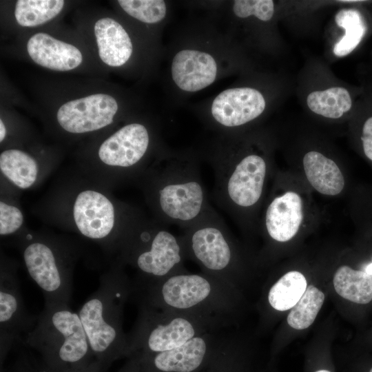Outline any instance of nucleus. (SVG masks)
<instances>
[{"instance_id":"f257e3e1","label":"nucleus","mask_w":372,"mask_h":372,"mask_svg":"<svg viewBox=\"0 0 372 372\" xmlns=\"http://www.w3.org/2000/svg\"><path fill=\"white\" fill-rule=\"evenodd\" d=\"M148 196L158 221L185 229L213 208L198 163L168 156L150 172Z\"/></svg>"},{"instance_id":"f03ea898","label":"nucleus","mask_w":372,"mask_h":372,"mask_svg":"<svg viewBox=\"0 0 372 372\" xmlns=\"http://www.w3.org/2000/svg\"><path fill=\"white\" fill-rule=\"evenodd\" d=\"M131 288L123 273L112 270L101 277L98 289L78 311L94 358L106 369L115 360L130 354L122 322Z\"/></svg>"},{"instance_id":"7ed1b4c3","label":"nucleus","mask_w":372,"mask_h":372,"mask_svg":"<svg viewBox=\"0 0 372 372\" xmlns=\"http://www.w3.org/2000/svg\"><path fill=\"white\" fill-rule=\"evenodd\" d=\"M22 344L41 355L42 372H64L94 360L78 312L68 304H45Z\"/></svg>"},{"instance_id":"20e7f679","label":"nucleus","mask_w":372,"mask_h":372,"mask_svg":"<svg viewBox=\"0 0 372 372\" xmlns=\"http://www.w3.org/2000/svg\"><path fill=\"white\" fill-rule=\"evenodd\" d=\"M225 281L185 269L159 281L138 287L143 291L142 306L151 309L185 314L200 320L224 298Z\"/></svg>"},{"instance_id":"39448f33","label":"nucleus","mask_w":372,"mask_h":372,"mask_svg":"<svg viewBox=\"0 0 372 372\" xmlns=\"http://www.w3.org/2000/svg\"><path fill=\"white\" fill-rule=\"evenodd\" d=\"M211 163L212 198L218 206L237 216L259 203L267 174L263 156L254 153L236 156L223 151L214 156Z\"/></svg>"},{"instance_id":"423d86ee","label":"nucleus","mask_w":372,"mask_h":372,"mask_svg":"<svg viewBox=\"0 0 372 372\" xmlns=\"http://www.w3.org/2000/svg\"><path fill=\"white\" fill-rule=\"evenodd\" d=\"M163 225L145 226L125 240V257L144 280L138 287L184 270L180 238Z\"/></svg>"},{"instance_id":"0eeeda50","label":"nucleus","mask_w":372,"mask_h":372,"mask_svg":"<svg viewBox=\"0 0 372 372\" xmlns=\"http://www.w3.org/2000/svg\"><path fill=\"white\" fill-rule=\"evenodd\" d=\"M185 258L203 272L224 281L231 272L235 251L223 219L212 209L180 236Z\"/></svg>"},{"instance_id":"6e6552de","label":"nucleus","mask_w":372,"mask_h":372,"mask_svg":"<svg viewBox=\"0 0 372 372\" xmlns=\"http://www.w3.org/2000/svg\"><path fill=\"white\" fill-rule=\"evenodd\" d=\"M200 322L192 316L172 313L169 317L167 312L141 307L135 329L127 336L130 353L147 355L180 347L199 335Z\"/></svg>"},{"instance_id":"1a4fd4ad","label":"nucleus","mask_w":372,"mask_h":372,"mask_svg":"<svg viewBox=\"0 0 372 372\" xmlns=\"http://www.w3.org/2000/svg\"><path fill=\"white\" fill-rule=\"evenodd\" d=\"M23 258L30 277L43 292L45 304L69 305L72 273L52 247L41 241L31 242L23 249Z\"/></svg>"},{"instance_id":"9d476101","label":"nucleus","mask_w":372,"mask_h":372,"mask_svg":"<svg viewBox=\"0 0 372 372\" xmlns=\"http://www.w3.org/2000/svg\"><path fill=\"white\" fill-rule=\"evenodd\" d=\"M118 110V102L112 94L94 92L65 101L57 107L55 117L66 132L83 134L110 125Z\"/></svg>"},{"instance_id":"9b49d317","label":"nucleus","mask_w":372,"mask_h":372,"mask_svg":"<svg viewBox=\"0 0 372 372\" xmlns=\"http://www.w3.org/2000/svg\"><path fill=\"white\" fill-rule=\"evenodd\" d=\"M37 316L25 309L14 269L1 267L0 277L1 359L34 327Z\"/></svg>"},{"instance_id":"f8f14e48","label":"nucleus","mask_w":372,"mask_h":372,"mask_svg":"<svg viewBox=\"0 0 372 372\" xmlns=\"http://www.w3.org/2000/svg\"><path fill=\"white\" fill-rule=\"evenodd\" d=\"M25 50L33 63L56 72L74 71L87 61L85 51L80 45L45 31L31 34L25 42Z\"/></svg>"},{"instance_id":"ddd939ff","label":"nucleus","mask_w":372,"mask_h":372,"mask_svg":"<svg viewBox=\"0 0 372 372\" xmlns=\"http://www.w3.org/2000/svg\"><path fill=\"white\" fill-rule=\"evenodd\" d=\"M150 142L147 127L140 123H131L107 137L97 154L100 161L108 166L132 169L146 156Z\"/></svg>"},{"instance_id":"4468645a","label":"nucleus","mask_w":372,"mask_h":372,"mask_svg":"<svg viewBox=\"0 0 372 372\" xmlns=\"http://www.w3.org/2000/svg\"><path fill=\"white\" fill-rule=\"evenodd\" d=\"M262 94L251 87H236L220 92L213 101L211 112L220 125L232 128L258 117L265 110Z\"/></svg>"},{"instance_id":"2eb2a0df","label":"nucleus","mask_w":372,"mask_h":372,"mask_svg":"<svg viewBox=\"0 0 372 372\" xmlns=\"http://www.w3.org/2000/svg\"><path fill=\"white\" fill-rule=\"evenodd\" d=\"M73 217L83 236L101 240L112 232L116 214L112 203L105 195L94 190H85L75 199Z\"/></svg>"},{"instance_id":"dca6fc26","label":"nucleus","mask_w":372,"mask_h":372,"mask_svg":"<svg viewBox=\"0 0 372 372\" xmlns=\"http://www.w3.org/2000/svg\"><path fill=\"white\" fill-rule=\"evenodd\" d=\"M97 57L109 68L123 66L133 53L132 39L116 19L103 14L95 18L90 28Z\"/></svg>"},{"instance_id":"f3484780","label":"nucleus","mask_w":372,"mask_h":372,"mask_svg":"<svg viewBox=\"0 0 372 372\" xmlns=\"http://www.w3.org/2000/svg\"><path fill=\"white\" fill-rule=\"evenodd\" d=\"M217 64L208 53L194 50H183L174 57L172 76L181 90L196 92L211 85L216 79Z\"/></svg>"},{"instance_id":"a211bd4d","label":"nucleus","mask_w":372,"mask_h":372,"mask_svg":"<svg viewBox=\"0 0 372 372\" xmlns=\"http://www.w3.org/2000/svg\"><path fill=\"white\" fill-rule=\"evenodd\" d=\"M303 220L300 196L287 192L275 197L268 205L264 225L269 236L278 242L291 240L298 231Z\"/></svg>"},{"instance_id":"6ab92c4d","label":"nucleus","mask_w":372,"mask_h":372,"mask_svg":"<svg viewBox=\"0 0 372 372\" xmlns=\"http://www.w3.org/2000/svg\"><path fill=\"white\" fill-rule=\"evenodd\" d=\"M207 338L197 335L169 351L143 355L149 366L160 372H192L203 363L209 345Z\"/></svg>"},{"instance_id":"aec40b11","label":"nucleus","mask_w":372,"mask_h":372,"mask_svg":"<svg viewBox=\"0 0 372 372\" xmlns=\"http://www.w3.org/2000/svg\"><path fill=\"white\" fill-rule=\"evenodd\" d=\"M302 163L306 177L316 191L327 196H335L342 191L344 176L333 160L311 151L304 156Z\"/></svg>"},{"instance_id":"412c9836","label":"nucleus","mask_w":372,"mask_h":372,"mask_svg":"<svg viewBox=\"0 0 372 372\" xmlns=\"http://www.w3.org/2000/svg\"><path fill=\"white\" fill-rule=\"evenodd\" d=\"M65 5L63 0H18L14 3L13 16L19 26L37 28L56 19Z\"/></svg>"},{"instance_id":"4be33fe9","label":"nucleus","mask_w":372,"mask_h":372,"mask_svg":"<svg viewBox=\"0 0 372 372\" xmlns=\"http://www.w3.org/2000/svg\"><path fill=\"white\" fill-rule=\"evenodd\" d=\"M0 169L3 174L21 189L30 187L38 175V164L27 152L8 149L0 154Z\"/></svg>"},{"instance_id":"5701e85b","label":"nucleus","mask_w":372,"mask_h":372,"mask_svg":"<svg viewBox=\"0 0 372 372\" xmlns=\"http://www.w3.org/2000/svg\"><path fill=\"white\" fill-rule=\"evenodd\" d=\"M333 282L337 293L344 299L362 304L372 300V277L364 271L341 266L335 273Z\"/></svg>"},{"instance_id":"b1692460","label":"nucleus","mask_w":372,"mask_h":372,"mask_svg":"<svg viewBox=\"0 0 372 372\" xmlns=\"http://www.w3.org/2000/svg\"><path fill=\"white\" fill-rule=\"evenodd\" d=\"M308 107L314 113L329 118H339L349 112L352 100L342 87H332L311 92L307 98Z\"/></svg>"},{"instance_id":"393cba45","label":"nucleus","mask_w":372,"mask_h":372,"mask_svg":"<svg viewBox=\"0 0 372 372\" xmlns=\"http://www.w3.org/2000/svg\"><path fill=\"white\" fill-rule=\"evenodd\" d=\"M307 287V280L302 273L297 271H289L271 287L268 301L276 310H288L298 302Z\"/></svg>"},{"instance_id":"a878e982","label":"nucleus","mask_w":372,"mask_h":372,"mask_svg":"<svg viewBox=\"0 0 372 372\" xmlns=\"http://www.w3.org/2000/svg\"><path fill=\"white\" fill-rule=\"evenodd\" d=\"M335 21L345 34L334 45L333 52L337 56L351 53L360 43L366 32V26L360 13L355 9H342L335 15Z\"/></svg>"},{"instance_id":"bb28decb","label":"nucleus","mask_w":372,"mask_h":372,"mask_svg":"<svg viewBox=\"0 0 372 372\" xmlns=\"http://www.w3.org/2000/svg\"><path fill=\"white\" fill-rule=\"evenodd\" d=\"M324 300V294L313 285L307 287L302 296L291 308L287 323L293 329L308 328L314 322Z\"/></svg>"},{"instance_id":"cd10ccee","label":"nucleus","mask_w":372,"mask_h":372,"mask_svg":"<svg viewBox=\"0 0 372 372\" xmlns=\"http://www.w3.org/2000/svg\"><path fill=\"white\" fill-rule=\"evenodd\" d=\"M117 3L125 12L145 23H156L166 14V4L162 0H119Z\"/></svg>"},{"instance_id":"c85d7f7f","label":"nucleus","mask_w":372,"mask_h":372,"mask_svg":"<svg viewBox=\"0 0 372 372\" xmlns=\"http://www.w3.org/2000/svg\"><path fill=\"white\" fill-rule=\"evenodd\" d=\"M233 10L240 18L255 16L263 21H269L274 13L271 0H237L234 1Z\"/></svg>"},{"instance_id":"c756f323","label":"nucleus","mask_w":372,"mask_h":372,"mask_svg":"<svg viewBox=\"0 0 372 372\" xmlns=\"http://www.w3.org/2000/svg\"><path fill=\"white\" fill-rule=\"evenodd\" d=\"M23 223L21 210L3 201L0 203V234L7 236L16 232Z\"/></svg>"},{"instance_id":"7c9ffc66","label":"nucleus","mask_w":372,"mask_h":372,"mask_svg":"<svg viewBox=\"0 0 372 372\" xmlns=\"http://www.w3.org/2000/svg\"><path fill=\"white\" fill-rule=\"evenodd\" d=\"M361 140L365 156L372 161V116L368 118L363 125Z\"/></svg>"},{"instance_id":"2f4dec72","label":"nucleus","mask_w":372,"mask_h":372,"mask_svg":"<svg viewBox=\"0 0 372 372\" xmlns=\"http://www.w3.org/2000/svg\"><path fill=\"white\" fill-rule=\"evenodd\" d=\"M106 371L107 369L102 364L97 361L94 360L84 367L77 369H72L64 372H106Z\"/></svg>"},{"instance_id":"473e14b6","label":"nucleus","mask_w":372,"mask_h":372,"mask_svg":"<svg viewBox=\"0 0 372 372\" xmlns=\"http://www.w3.org/2000/svg\"><path fill=\"white\" fill-rule=\"evenodd\" d=\"M14 372H34L30 364L23 358L21 360L17 362Z\"/></svg>"},{"instance_id":"72a5a7b5","label":"nucleus","mask_w":372,"mask_h":372,"mask_svg":"<svg viewBox=\"0 0 372 372\" xmlns=\"http://www.w3.org/2000/svg\"><path fill=\"white\" fill-rule=\"evenodd\" d=\"M7 134V128L6 127V125L2 119L1 118L0 119V142L2 143L3 140L5 139Z\"/></svg>"},{"instance_id":"f704fd0d","label":"nucleus","mask_w":372,"mask_h":372,"mask_svg":"<svg viewBox=\"0 0 372 372\" xmlns=\"http://www.w3.org/2000/svg\"><path fill=\"white\" fill-rule=\"evenodd\" d=\"M364 271L366 272L369 275L372 276V262H371L366 267Z\"/></svg>"},{"instance_id":"c9c22d12","label":"nucleus","mask_w":372,"mask_h":372,"mask_svg":"<svg viewBox=\"0 0 372 372\" xmlns=\"http://www.w3.org/2000/svg\"><path fill=\"white\" fill-rule=\"evenodd\" d=\"M316 372H331V371H329L328 370L322 369V370H318V371H317Z\"/></svg>"},{"instance_id":"e433bc0d","label":"nucleus","mask_w":372,"mask_h":372,"mask_svg":"<svg viewBox=\"0 0 372 372\" xmlns=\"http://www.w3.org/2000/svg\"><path fill=\"white\" fill-rule=\"evenodd\" d=\"M369 372H372V368L370 369V371Z\"/></svg>"}]
</instances>
